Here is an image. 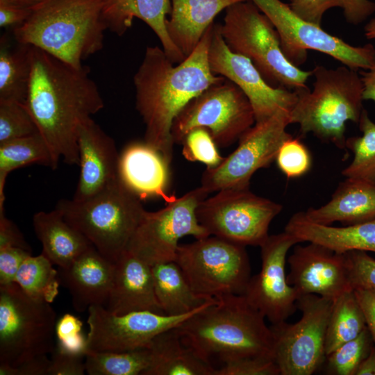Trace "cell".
Returning a JSON list of instances; mask_svg holds the SVG:
<instances>
[{"label":"cell","instance_id":"1","mask_svg":"<svg viewBox=\"0 0 375 375\" xmlns=\"http://www.w3.org/2000/svg\"><path fill=\"white\" fill-rule=\"evenodd\" d=\"M31 76L25 106L55 158L79 165V126L104 107L88 66L75 67L31 46Z\"/></svg>","mask_w":375,"mask_h":375},{"label":"cell","instance_id":"2","mask_svg":"<svg viewBox=\"0 0 375 375\" xmlns=\"http://www.w3.org/2000/svg\"><path fill=\"white\" fill-rule=\"evenodd\" d=\"M213 25L194 51L176 65L162 48L147 47L133 76L135 108L145 126L144 141L169 165L174 144L171 133L174 120L192 99L224 78L215 74L209 66Z\"/></svg>","mask_w":375,"mask_h":375},{"label":"cell","instance_id":"3","mask_svg":"<svg viewBox=\"0 0 375 375\" xmlns=\"http://www.w3.org/2000/svg\"><path fill=\"white\" fill-rule=\"evenodd\" d=\"M265 317L243 294L216 299L176 327L182 341L211 364L245 357L274 359V338Z\"/></svg>","mask_w":375,"mask_h":375},{"label":"cell","instance_id":"4","mask_svg":"<svg viewBox=\"0 0 375 375\" xmlns=\"http://www.w3.org/2000/svg\"><path fill=\"white\" fill-rule=\"evenodd\" d=\"M102 8V0H44L12 29L13 38L80 68L103 47Z\"/></svg>","mask_w":375,"mask_h":375},{"label":"cell","instance_id":"5","mask_svg":"<svg viewBox=\"0 0 375 375\" xmlns=\"http://www.w3.org/2000/svg\"><path fill=\"white\" fill-rule=\"evenodd\" d=\"M313 88L295 91L297 101L290 112L291 124L299 125L302 135L311 133L324 142L345 149L346 123L358 124L364 109L363 85L358 71L345 65L312 69Z\"/></svg>","mask_w":375,"mask_h":375},{"label":"cell","instance_id":"6","mask_svg":"<svg viewBox=\"0 0 375 375\" xmlns=\"http://www.w3.org/2000/svg\"><path fill=\"white\" fill-rule=\"evenodd\" d=\"M56 209L112 262L126 250L146 210L119 177L85 200H60Z\"/></svg>","mask_w":375,"mask_h":375},{"label":"cell","instance_id":"7","mask_svg":"<svg viewBox=\"0 0 375 375\" xmlns=\"http://www.w3.org/2000/svg\"><path fill=\"white\" fill-rule=\"evenodd\" d=\"M219 28L228 48L248 58L272 87L292 91L308 88L312 70H303L287 59L274 25L251 1L228 7Z\"/></svg>","mask_w":375,"mask_h":375},{"label":"cell","instance_id":"8","mask_svg":"<svg viewBox=\"0 0 375 375\" xmlns=\"http://www.w3.org/2000/svg\"><path fill=\"white\" fill-rule=\"evenodd\" d=\"M51 304L15 283L0 286V365L14 367L51 353L57 321Z\"/></svg>","mask_w":375,"mask_h":375},{"label":"cell","instance_id":"9","mask_svg":"<svg viewBox=\"0 0 375 375\" xmlns=\"http://www.w3.org/2000/svg\"><path fill=\"white\" fill-rule=\"evenodd\" d=\"M174 261L193 291L207 299L243 294L251 278L246 247L215 235L179 244Z\"/></svg>","mask_w":375,"mask_h":375},{"label":"cell","instance_id":"10","mask_svg":"<svg viewBox=\"0 0 375 375\" xmlns=\"http://www.w3.org/2000/svg\"><path fill=\"white\" fill-rule=\"evenodd\" d=\"M256 123L252 106L244 93L224 78L192 99L172 124L174 144H181L195 128H205L218 147L233 144Z\"/></svg>","mask_w":375,"mask_h":375},{"label":"cell","instance_id":"11","mask_svg":"<svg viewBox=\"0 0 375 375\" xmlns=\"http://www.w3.org/2000/svg\"><path fill=\"white\" fill-rule=\"evenodd\" d=\"M283 206L259 197L249 188L224 189L202 200L196 209L200 224L210 235L243 246L260 247L273 219Z\"/></svg>","mask_w":375,"mask_h":375},{"label":"cell","instance_id":"12","mask_svg":"<svg viewBox=\"0 0 375 375\" xmlns=\"http://www.w3.org/2000/svg\"><path fill=\"white\" fill-rule=\"evenodd\" d=\"M271 21L280 39L282 51L294 65H303L308 50L317 51L358 70L375 66L372 44L354 47L328 33L321 26L305 21L281 0H250Z\"/></svg>","mask_w":375,"mask_h":375},{"label":"cell","instance_id":"13","mask_svg":"<svg viewBox=\"0 0 375 375\" xmlns=\"http://www.w3.org/2000/svg\"><path fill=\"white\" fill-rule=\"evenodd\" d=\"M333 301L315 294L300 295L301 319L272 324L274 359L281 375H311L324 363L325 338Z\"/></svg>","mask_w":375,"mask_h":375},{"label":"cell","instance_id":"14","mask_svg":"<svg viewBox=\"0 0 375 375\" xmlns=\"http://www.w3.org/2000/svg\"><path fill=\"white\" fill-rule=\"evenodd\" d=\"M208 195L200 186L181 197L174 196L160 210H145L126 249L151 267L174 261L183 237L210 235L196 215L198 205Z\"/></svg>","mask_w":375,"mask_h":375},{"label":"cell","instance_id":"15","mask_svg":"<svg viewBox=\"0 0 375 375\" xmlns=\"http://www.w3.org/2000/svg\"><path fill=\"white\" fill-rule=\"evenodd\" d=\"M290 112L279 111L262 122H256L239 139L238 147L217 166L206 167L201 186L212 193L224 189L249 188L253 174L269 165L285 140L291 135Z\"/></svg>","mask_w":375,"mask_h":375},{"label":"cell","instance_id":"16","mask_svg":"<svg viewBox=\"0 0 375 375\" xmlns=\"http://www.w3.org/2000/svg\"><path fill=\"white\" fill-rule=\"evenodd\" d=\"M215 300L212 299L200 308L181 315L148 310L116 315L103 306H91L88 309V351L119 352L148 347L157 335L177 327Z\"/></svg>","mask_w":375,"mask_h":375},{"label":"cell","instance_id":"17","mask_svg":"<svg viewBox=\"0 0 375 375\" xmlns=\"http://www.w3.org/2000/svg\"><path fill=\"white\" fill-rule=\"evenodd\" d=\"M301 242L283 231L269 235L260 247L261 269L251 276L243 295L272 324L286 321L297 310L299 294L288 284L285 263L289 249Z\"/></svg>","mask_w":375,"mask_h":375},{"label":"cell","instance_id":"18","mask_svg":"<svg viewBox=\"0 0 375 375\" xmlns=\"http://www.w3.org/2000/svg\"><path fill=\"white\" fill-rule=\"evenodd\" d=\"M208 62L215 74L231 81L244 93L252 106L256 122L265 120L279 111L290 113L292 110L297 92L267 83L248 58L228 48L219 24L213 25Z\"/></svg>","mask_w":375,"mask_h":375},{"label":"cell","instance_id":"19","mask_svg":"<svg viewBox=\"0 0 375 375\" xmlns=\"http://www.w3.org/2000/svg\"><path fill=\"white\" fill-rule=\"evenodd\" d=\"M288 262L290 273L287 281L299 297L315 294L333 301L352 290L344 253L314 242L305 246L296 244Z\"/></svg>","mask_w":375,"mask_h":375},{"label":"cell","instance_id":"20","mask_svg":"<svg viewBox=\"0 0 375 375\" xmlns=\"http://www.w3.org/2000/svg\"><path fill=\"white\" fill-rule=\"evenodd\" d=\"M80 174L73 197L85 200L102 191L118 177L119 154L114 140L92 119L78 128Z\"/></svg>","mask_w":375,"mask_h":375},{"label":"cell","instance_id":"21","mask_svg":"<svg viewBox=\"0 0 375 375\" xmlns=\"http://www.w3.org/2000/svg\"><path fill=\"white\" fill-rule=\"evenodd\" d=\"M106 306L116 315L143 310L165 315L155 294L151 266L127 249L114 262Z\"/></svg>","mask_w":375,"mask_h":375},{"label":"cell","instance_id":"22","mask_svg":"<svg viewBox=\"0 0 375 375\" xmlns=\"http://www.w3.org/2000/svg\"><path fill=\"white\" fill-rule=\"evenodd\" d=\"M169 164L163 156L144 142H131L119 154L118 175L124 185L141 200L160 198L167 202Z\"/></svg>","mask_w":375,"mask_h":375},{"label":"cell","instance_id":"23","mask_svg":"<svg viewBox=\"0 0 375 375\" xmlns=\"http://www.w3.org/2000/svg\"><path fill=\"white\" fill-rule=\"evenodd\" d=\"M114 262L94 246L66 268L59 270L61 283L68 290L74 308L79 312L94 305H106L112 285Z\"/></svg>","mask_w":375,"mask_h":375},{"label":"cell","instance_id":"24","mask_svg":"<svg viewBox=\"0 0 375 375\" xmlns=\"http://www.w3.org/2000/svg\"><path fill=\"white\" fill-rule=\"evenodd\" d=\"M102 15L108 29L123 35L138 18L147 24L161 42L165 52L177 64L186 57L171 40L167 29V15L170 14L171 0H102Z\"/></svg>","mask_w":375,"mask_h":375},{"label":"cell","instance_id":"25","mask_svg":"<svg viewBox=\"0 0 375 375\" xmlns=\"http://www.w3.org/2000/svg\"><path fill=\"white\" fill-rule=\"evenodd\" d=\"M285 231L301 242L317 243L341 254L353 250L375 253V219L337 227L314 222L301 211L291 217Z\"/></svg>","mask_w":375,"mask_h":375},{"label":"cell","instance_id":"26","mask_svg":"<svg viewBox=\"0 0 375 375\" xmlns=\"http://www.w3.org/2000/svg\"><path fill=\"white\" fill-rule=\"evenodd\" d=\"M303 212L311 221L324 225L335 222L351 225L374 219L375 183L346 178L326 203Z\"/></svg>","mask_w":375,"mask_h":375},{"label":"cell","instance_id":"27","mask_svg":"<svg viewBox=\"0 0 375 375\" xmlns=\"http://www.w3.org/2000/svg\"><path fill=\"white\" fill-rule=\"evenodd\" d=\"M244 1L247 0H171L170 18L167 22L168 35L187 57L220 12Z\"/></svg>","mask_w":375,"mask_h":375},{"label":"cell","instance_id":"28","mask_svg":"<svg viewBox=\"0 0 375 375\" xmlns=\"http://www.w3.org/2000/svg\"><path fill=\"white\" fill-rule=\"evenodd\" d=\"M33 224L42 246V253L59 268H66L93 246L56 208L50 212L35 213Z\"/></svg>","mask_w":375,"mask_h":375},{"label":"cell","instance_id":"29","mask_svg":"<svg viewBox=\"0 0 375 375\" xmlns=\"http://www.w3.org/2000/svg\"><path fill=\"white\" fill-rule=\"evenodd\" d=\"M147 348L150 364L143 375H216L217 369L188 347L175 328L157 335Z\"/></svg>","mask_w":375,"mask_h":375},{"label":"cell","instance_id":"30","mask_svg":"<svg viewBox=\"0 0 375 375\" xmlns=\"http://www.w3.org/2000/svg\"><path fill=\"white\" fill-rule=\"evenodd\" d=\"M151 268L155 294L165 315L187 314L212 300L193 291L175 261L158 263Z\"/></svg>","mask_w":375,"mask_h":375},{"label":"cell","instance_id":"31","mask_svg":"<svg viewBox=\"0 0 375 375\" xmlns=\"http://www.w3.org/2000/svg\"><path fill=\"white\" fill-rule=\"evenodd\" d=\"M8 35L0 40V101L25 103L31 76V46Z\"/></svg>","mask_w":375,"mask_h":375},{"label":"cell","instance_id":"32","mask_svg":"<svg viewBox=\"0 0 375 375\" xmlns=\"http://www.w3.org/2000/svg\"><path fill=\"white\" fill-rule=\"evenodd\" d=\"M58 160L40 133L7 142L0 145V210H4V188L8 175L14 169L39 164L52 169Z\"/></svg>","mask_w":375,"mask_h":375},{"label":"cell","instance_id":"33","mask_svg":"<svg viewBox=\"0 0 375 375\" xmlns=\"http://www.w3.org/2000/svg\"><path fill=\"white\" fill-rule=\"evenodd\" d=\"M365 317L353 290L333 300L325 338L326 356L366 328Z\"/></svg>","mask_w":375,"mask_h":375},{"label":"cell","instance_id":"34","mask_svg":"<svg viewBox=\"0 0 375 375\" xmlns=\"http://www.w3.org/2000/svg\"><path fill=\"white\" fill-rule=\"evenodd\" d=\"M42 253L26 258L15 278L17 283L30 296L53 303L59 294L61 283L59 272Z\"/></svg>","mask_w":375,"mask_h":375},{"label":"cell","instance_id":"35","mask_svg":"<svg viewBox=\"0 0 375 375\" xmlns=\"http://www.w3.org/2000/svg\"><path fill=\"white\" fill-rule=\"evenodd\" d=\"M85 371L90 375H139L150 364L147 347L127 351H88Z\"/></svg>","mask_w":375,"mask_h":375},{"label":"cell","instance_id":"36","mask_svg":"<svg viewBox=\"0 0 375 375\" xmlns=\"http://www.w3.org/2000/svg\"><path fill=\"white\" fill-rule=\"evenodd\" d=\"M358 124L362 135L347 139L346 147L353 152V158L342 174L346 178L375 183V122L364 108Z\"/></svg>","mask_w":375,"mask_h":375},{"label":"cell","instance_id":"37","mask_svg":"<svg viewBox=\"0 0 375 375\" xmlns=\"http://www.w3.org/2000/svg\"><path fill=\"white\" fill-rule=\"evenodd\" d=\"M374 345L366 328L354 339L346 342L326 356V372L331 375H354L360 363Z\"/></svg>","mask_w":375,"mask_h":375},{"label":"cell","instance_id":"38","mask_svg":"<svg viewBox=\"0 0 375 375\" xmlns=\"http://www.w3.org/2000/svg\"><path fill=\"white\" fill-rule=\"evenodd\" d=\"M39 133L24 103L0 101V145Z\"/></svg>","mask_w":375,"mask_h":375},{"label":"cell","instance_id":"39","mask_svg":"<svg viewBox=\"0 0 375 375\" xmlns=\"http://www.w3.org/2000/svg\"><path fill=\"white\" fill-rule=\"evenodd\" d=\"M182 153L191 162H200L207 167H215L224 160L209 131L205 128H195L183 138Z\"/></svg>","mask_w":375,"mask_h":375},{"label":"cell","instance_id":"40","mask_svg":"<svg viewBox=\"0 0 375 375\" xmlns=\"http://www.w3.org/2000/svg\"><path fill=\"white\" fill-rule=\"evenodd\" d=\"M275 160L280 170L288 178L304 175L312 165L311 155L308 148L299 138L292 135L281 144Z\"/></svg>","mask_w":375,"mask_h":375},{"label":"cell","instance_id":"41","mask_svg":"<svg viewBox=\"0 0 375 375\" xmlns=\"http://www.w3.org/2000/svg\"><path fill=\"white\" fill-rule=\"evenodd\" d=\"M83 323L76 316L66 313L56 322V346L67 352L85 356L88 353L86 336Z\"/></svg>","mask_w":375,"mask_h":375},{"label":"cell","instance_id":"42","mask_svg":"<svg viewBox=\"0 0 375 375\" xmlns=\"http://www.w3.org/2000/svg\"><path fill=\"white\" fill-rule=\"evenodd\" d=\"M216 375H281L273 358L245 356L231 358L223 362L217 369Z\"/></svg>","mask_w":375,"mask_h":375},{"label":"cell","instance_id":"43","mask_svg":"<svg viewBox=\"0 0 375 375\" xmlns=\"http://www.w3.org/2000/svg\"><path fill=\"white\" fill-rule=\"evenodd\" d=\"M344 254L351 289H375V259L367 251L360 250L350 251Z\"/></svg>","mask_w":375,"mask_h":375},{"label":"cell","instance_id":"44","mask_svg":"<svg viewBox=\"0 0 375 375\" xmlns=\"http://www.w3.org/2000/svg\"><path fill=\"white\" fill-rule=\"evenodd\" d=\"M31 249L17 247L0 248V286L15 283L16 275Z\"/></svg>","mask_w":375,"mask_h":375},{"label":"cell","instance_id":"45","mask_svg":"<svg viewBox=\"0 0 375 375\" xmlns=\"http://www.w3.org/2000/svg\"><path fill=\"white\" fill-rule=\"evenodd\" d=\"M294 13L305 21L321 26L324 13L329 9L342 8L343 0H289Z\"/></svg>","mask_w":375,"mask_h":375},{"label":"cell","instance_id":"46","mask_svg":"<svg viewBox=\"0 0 375 375\" xmlns=\"http://www.w3.org/2000/svg\"><path fill=\"white\" fill-rule=\"evenodd\" d=\"M85 356L67 352L55 345L51 353L48 375H83Z\"/></svg>","mask_w":375,"mask_h":375},{"label":"cell","instance_id":"47","mask_svg":"<svg viewBox=\"0 0 375 375\" xmlns=\"http://www.w3.org/2000/svg\"><path fill=\"white\" fill-rule=\"evenodd\" d=\"M51 360L42 355L16 366L0 365V375H48Z\"/></svg>","mask_w":375,"mask_h":375},{"label":"cell","instance_id":"48","mask_svg":"<svg viewBox=\"0 0 375 375\" xmlns=\"http://www.w3.org/2000/svg\"><path fill=\"white\" fill-rule=\"evenodd\" d=\"M32 8L26 7L8 0H0L1 28H15L22 24L30 16Z\"/></svg>","mask_w":375,"mask_h":375},{"label":"cell","instance_id":"49","mask_svg":"<svg viewBox=\"0 0 375 375\" xmlns=\"http://www.w3.org/2000/svg\"><path fill=\"white\" fill-rule=\"evenodd\" d=\"M342 8L347 22L358 25L375 12V3L369 0H343Z\"/></svg>","mask_w":375,"mask_h":375},{"label":"cell","instance_id":"50","mask_svg":"<svg viewBox=\"0 0 375 375\" xmlns=\"http://www.w3.org/2000/svg\"><path fill=\"white\" fill-rule=\"evenodd\" d=\"M17 247L31 249L18 227L0 210V248Z\"/></svg>","mask_w":375,"mask_h":375},{"label":"cell","instance_id":"51","mask_svg":"<svg viewBox=\"0 0 375 375\" xmlns=\"http://www.w3.org/2000/svg\"><path fill=\"white\" fill-rule=\"evenodd\" d=\"M353 291L363 311L367 327L375 345V289L361 288Z\"/></svg>","mask_w":375,"mask_h":375},{"label":"cell","instance_id":"52","mask_svg":"<svg viewBox=\"0 0 375 375\" xmlns=\"http://www.w3.org/2000/svg\"><path fill=\"white\" fill-rule=\"evenodd\" d=\"M363 85V100H371L375 102V66L369 69L360 71Z\"/></svg>","mask_w":375,"mask_h":375},{"label":"cell","instance_id":"53","mask_svg":"<svg viewBox=\"0 0 375 375\" xmlns=\"http://www.w3.org/2000/svg\"><path fill=\"white\" fill-rule=\"evenodd\" d=\"M354 375H375V345L360 363Z\"/></svg>","mask_w":375,"mask_h":375},{"label":"cell","instance_id":"54","mask_svg":"<svg viewBox=\"0 0 375 375\" xmlns=\"http://www.w3.org/2000/svg\"><path fill=\"white\" fill-rule=\"evenodd\" d=\"M364 31L367 39H375V18L372 19L365 26Z\"/></svg>","mask_w":375,"mask_h":375},{"label":"cell","instance_id":"55","mask_svg":"<svg viewBox=\"0 0 375 375\" xmlns=\"http://www.w3.org/2000/svg\"><path fill=\"white\" fill-rule=\"evenodd\" d=\"M20 6L33 8L44 0H8Z\"/></svg>","mask_w":375,"mask_h":375}]
</instances>
